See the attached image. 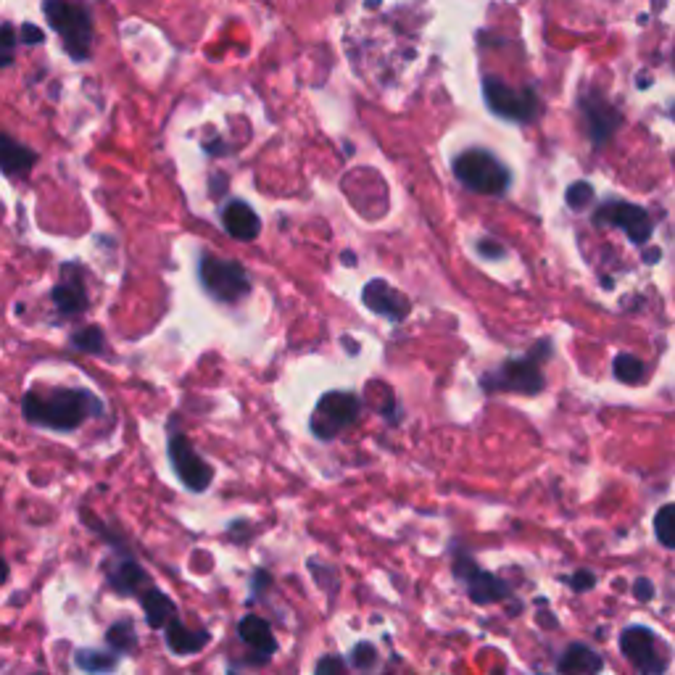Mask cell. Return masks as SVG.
I'll use <instances>...</instances> for the list:
<instances>
[{
  "label": "cell",
  "instance_id": "cell-4",
  "mask_svg": "<svg viewBox=\"0 0 675 675\" xmlns=\"http://www.w3.org/2000/svg\"><path fill=\"white\" fill-rule=\"evenodd\" d=\"M198 283L217 304H240L251 293L248 269L235 259H222L209 251L198 256Z\"/></svg>",
  "mask_w": 675,
  "mask_h": 675
},
{
  "label": "cell",
  "instance_id": "cell-8",
  "mask_svg": "<svg viewBox=\"0 0 675 675\" xmlns=\"http://www.w3.org/2000/svg\"><path fill=\"white\" fill-rule=\"evenodd\" d=\"M594 225L596 227H617L628 235L633 246H644L646 240L654 233V219L649 217V211L641 209L628 201H604L599 209L594 211Z\"/></svg>",
  "mask_w": 675,
  "mask_h": 675
},
{
  "label": "cell",
  "instance_id": "cell-18",
  "mask_svg": "<svg viewBox=\"0 0 675 675\" xmlns=\"http://www.w3.org/2000/svg\"><path fill=\"white\" fill-rule=\"evenodd\" d=\"M164 639H167V649L175 657H190V654H198L201 649H206V644L211 641V633L206 628H188L182 623L180 617H172L167 625H164Z\"/></svg>",
  "mask_w": 675,
  "mask_h": 675
},
{
  "label": "cell",
  "instance_id": "cell-5",
  "mask_svg": "<svg viewBox=\"0 0 675 675\" xmlns=\"http://www.w3.org/2000/svg\"><path fill=\"white\" fill-rule=\"evenodd\" d=\"M454 175L472 193L480 196H504L512 185L507 164L483 148H470L454 159Z\"/></svg>",
  "mask_w": 675,
  "mask_h": 675
},
{
  "label": "cell",
  "instance_id": "cell-10",
  "mask_svg": "<svg viewBox=\"0 0 675 675\" xmlns=\"http://www.w3.org/2000/svg\"><path fill=\"white\" fill-rule=\"evenodd\" d=\"M51 304L59 317L72 320L90 309V291H88V269L77 262L61 264V280L53 285Z\"/></svg>",
  "mask_w": 675,
  "mask_h": 675
},
{
  "label": "cell",
  "instance_id": "cell-40",
  "mask_svg": "<svg viewBox=\"0 0 675 675\" xmlns=\"http://www.w3.org/2000/svg\"><path fill=\"white\" fill-rule=\"evenodd\" d=\"M343 264H356V259L349 254V251H346V254H343Z\"/></svg>",
  "mask_w": 675,
  "mask_h": 675
},
{
  "label": "cell",
  "instance_id": "cell-22",
  "mask_svg": "<svg viewBox=\"0 0 675 675\" xmlns=\"http://www.w3.org/2000/svg\"><path fill=\"white\" fill-rule=\"evenodd\" d=\"M74 668L95 675L117 673L119 654L114 649H77L74 652Z\"/></svg>",
  "mask_w": 675,
  "mask_h": 675
},
{
  "label": "cell",
  "instance_id": "cell-36",
  "mask_svg": "<svg viewBox=\"0 0 675 675\" xmlns=\"http://www.w3.org/2000/svg\"><path fill=\"white\" fill-rule=\"evenodd\" d=\"M209 193L214 198H219V196H225L227 193V177L225 175H214L209 180Z\"/></svg>",
  "mask_w": 675,
  "mask_h": 675
},
{
  "label": "cell",
  "instance_id": "cell-25",
  "mask_svg": "<svg viewBox=\"0 0 675 675\" xmlns=\"http://www.w3.org/2000/svg\"><path fill=\"white\" fill-rule=\"evenodd\" d=\"M612 372L620 383L636 385L646 375V367L641 359H636L633 354H617L615 362H612Z\"/></svg>",
  "mask_w": 675,
  "mask_h": 675
},
{
  "label": "cell",
  "instance_id": "cell-14",
  "mask_svg": "<svg viewBox=\"0 0 675 675\" xmlns=\"http://www.w3.org/2000/svg\"><path fill=\"white\" fill-rule=\"evenodd\" d=\"M578 106H581L583 119H586L588 138H591L596 148H602L615 135L620 122H623L620 111L599 93H583L578 98Z\"/></svg>",
  "mask_w": 675,
  "mask_h": 675
},
{
  "label": "cell",
  "instance_id": "cell-28",
  "mask_svg": "<svg viewBox=\"0 0 675 675\" xmlns=\"http://www.w3.org/2000/svg\"><path fill=\"white\" fill-rule=\"evenodd\" d=\"M16 43H19V35L11 24H3L0 27V69H8L14 64L16 56Z\"/></svg>",
  "mask_w": 675,
  "mask_h": 675
},
{
  "label": "cell",
  "instance_id": "cell-37",
  "mask_svg": "<svg viewBox=\"0 0 675 675\" xmlns=\"http://www.w3.org/2000/svg\"><path fill=\"white\" fill-rule=\"evenodd\" d=\"M204 151L209 153V156H225L227 146L222 140H214V143H204Z\"/></svg>",
  "mask_w": 675,
  "mask_h": 675
},
{
  "label": "cell",
  "instance_id": "cell-31",
  "mask_svg": "<svg viewBox=\"0 0 675 675\" xmlns=\"http://www.w3.org/2000/svg\"><path fill=\"white\" fill-rule=\"evenodd\" d=\"M19 40L24 45H40L45 43V32L40 27H35V24H24L22 32H19Z\"/></svg>",
  "mask_w": 675,
  "mask_h": 675
},
{
  "label": "cell",
  "instance_id": "cell-24",
  "mask_svg": "<svg viewBox=\"0 0 675 675\" xmlns=\"http://www.w3.org/2000/svg\"><path fill=\"white\" fill-rule=\"evenodd\" d=\"M69 346L74 351L88 356H103L106 354V333L98 325H85L80 330H74L69 338Z\"/></svg>",
  "mask_w": 675,
  "mask_h": 675
},
{
  "label": "cell",
  "instance_id": "cell-2",
  "mask_svg": "<svg viewBox=\"0 0 675 675\" xmlns=\"http://www.w3.org/2000/svg\"><path fill=\"white\" fill-rule=\"evenodd\" d=\"M552 356V343L538 341L525 356H512L507 362L496 367L494 372H486L480 385L483 391H509L523 393V396H536L544 391V364Z\"/></svg>",
  "mask_w": 675,
  "mask_h": 675
},
{
  "label": "cell",
  "instance_id": "cell-11",
  "mask_svg": "<svg viewBox=\"0 0 675 675\" xmlns=\"http://www.w3.org/2000/svg\"><path fill=\"white\" fill-rule=\"evenodd\" d=\"M620 652L641 673H665L668 670V660L660 654V641L646 625L625 628L620 636Z\"/></svg>",
  "mask_w": 675,
  "mask_h": 675
},
{
  "label": "cell",
  "instance_id": "cell-20",
  "mask_svg": "<svg viewBox=\"0 0 675 675\" xmlns=\"http://www.w3.org/2000/svg\"><path fill=\"white\" fill-rule=\"evenodd\" d=\"M138 602L140 607H143V612H146L148 628H153V631H164V625H167L172 617H177V604L172 602L156 583H151V586H146L140 591Z\"/></svg>",
  "mask_w": 675,
  "mask_h": 675
},
{
  "label": "cell",
  "instance_id": "cell-34",
  "mask_svg": "<svg viewBox=\"0 0 675 675\" xmlns=\"http://www.w3.org/2000/svg\"><path fill=\"white\" fill-rule=\"evenodd\" d=\"M633 594H636V599H639V602H649V599L654 596L652 581H649V578H639V581L633 583Z\"/></svg>",
  "mask_w": 675,
  "mask_h": 675
},
{
  "label": "cell",
  "instance_id": "cell-3",
  "mask_svg": "<svg viewBox=\"0 0 675 675\" xmlns=\"http://www.w3.org/2000/svg\"><path fill=\"white\" fill-rule=\"evenodd\" d=\"M45 19L59 32L66 53L74 61H88L93 51V16L88 6L74 0H45Z\"/></svg>",
  "mask_w": 675,
  "mask_h": 675
},
{
  "label": "cell",
  "instance_id": "cell-27",
  "mask_svg": "<svg viewBox=\"0 0 675 675\" xmlns=\"http://www.w3.org/2000/svg\"><path fill=\"white\" fill-rule=\"evenodd\" d=\"M565 201H567V206H570V209L583 211L588 204H591V201H594V185H591V182H586V180L573 182V185L567 188Z\"/></svg>",
  "mask_w": 675,
  "mask_h": 675
},
{
  "label": "cell",
  "instance_id": "cell-23",
  "mask_svg": "<svg viewBox=\"0 0 675 675\" xmlns=\"http://www.w3.org/2000/svg\"><path fill=\"white\" fill-rule=\"evenodd\" d=\"M106 644L109 649L122 657V654H135L138 649V631H135V623H132L130 617H124V620H117V623L109 625V631H106Z\"/></svg>",
  "mask_w": 675,
  "mask_h": 675
},
{
  "label": "cell",
  "instance_id": "cell-38",
  "mask_svg": "<svg viewBox=\"0 0 675 675\" xmlns=\"http://www.w3.org/2000/svg\"><path fill=\"white\" fill-rule=\"evenodd\" d=\"M11 578V567H8V562L3 557H0V586Z\"/></svg>",
  "mask_w": 675,
  "mask_h": 675
},
{
  "label": "cell",
  "instance_id": "cell-13",
  "mask_svg": "<svg viewBox=\"0 0 675 675\" xmlns=\"http://www.w3.org/2000/svg\"><path fill=\"white\" fill-rule=\"evenodd\" d=\"M117 557L109 559V562H103V573H106V583L114 594L119 596H135L143 591L146 586H151L153 578L143 570L138 559L132 557L130 549H124V546H117L114 549Z\"/></svg>",
  "mask_w": 675,
  "mask_h": 675
},
{
  "label": "cell",
  "instance_id": "cell-32",
  "mask_svg": "<svg viewBox=\"0 0 675 675\" xmlns=\"http://www.w3.org/2000/svg\"><path fill=\"white\" fill-rule=\"evenodd\" d=\"M478 254H483L486 259H501V256H504V248H501L496 240L483 238L478 240Z\"/></svg>",
  "mask_w": 675,
  "mask_h": 675
},
{
  "label": "cell",
  "instance_id": "cell-39",
  "mask_svg": "<svg viewBox=\"0 0 675 675\" xmlns=\"http://www.w3.org/2000/svg\"><path fill=\"white\" fill-rule=\"evenodd\" d=\"M646 262H649V264L660 262V248H652V251L646 254Z\"/></svg>",
  "mask_w": 675,
  "mask_h": 675
},
{
  "label": "cell",
  "instance_id": "cell-6",
  "mask_svg": "<svg viewBox=\"0 0 675 675\" xmlns=\"http://www.w3.org/2000/svg\"><path fill=\"white\" fill-rule=\"evenodd\" d=\"M167 454L172 472H175L177 480L188 488L190 494H206L209 491L211 480H214V467L198 454L193 441L182 430H177L175 425L167 433Z\"/></svg>",
  "mask_w": 675,
  "mask_h": 675
},
{
  "label": "cell",
  "instance_id": "cell-1",
  "mask_svg": "<svg viewBox=\"0 0 675 675\" xmlns=\"http://www.w3.org/2000/svg\"><path fill=\"white\" fill-rule=\"evenodd\" d=\"M24 420L53 433H74L85 422L103 417V404L88 388H32L22 399Z\"/></svg>",
  "mask_w": 675,
  "mask_h": 675
},
{
  "label": "cell",
  "instance_id": "cell-17",
  "mask_svg": "<svg viewBox=\"0 0 675 675\" xmlns=\"http://www.w3.org/2000/svg\"><path fill=\"white\" fill-rule=\"evenodd\" d=\"M37 161L40 156L30 146H24L11 135H0V175L8 180H24L30 177Z\"/></svg>",
  "mask_w": 675,
  "mask_h": 675
},
{
  "label": "cell",
  "instance_id": "cell-35",
  "mask_svg": "<svg viewBox=\"0 0 675 675\" xmlns=\"http://www.w3.org/2000/svg\"><path fill=\"white\" fill-rule=\"evenodd\" d=\"M343 665L341 660H335V657H322L320 662H317V673H343Z\"/></svg>",
  "mask_w": 675,
  "mask_h": 675
},
{
  "label": "cell",
  "instance_id": "cell-12",
  "mask_svg": "<svg viewBox=\"0 0 675 675\" xmlns=\"http://www.w3.org/2000/svg\"><path fill=\"white\" fill-rule=\"evenodd\" d=\"M454 575L465 583L467 594H470V599L475 604H494L509 596L507 583L501 581L499 575L486 573L470 554H457V559H454Z\"/></svg>",
  "mask_w": 675,
  "mask_h": 675
},
{
  "label": "cell",
  "instance_id": "cell-15",
  "mask_svg": "<svg viewBox=\"0 0 675 675\" xmlns=\"http://www.w3.org/2000/svg\"><path fill=\"white\" fill-rule=\"evenodd\" d=\"M362 301L367 309H372V312L391 322H404L407 314L412 312L409 298L401 291H396V288H391L385 280H370V283L364 285Z\"/></svg>",
  "mask_w": 675,
  "mask_h": 675
},
{
  "label": "cell",
  "instance_id": "cell-29",
  "mask_svg": "<svg viewBox=\"0 0 675 675\" xmlns=\"http://www.w3.org/2000/svg\"><path fill=\"white\" fill-rule=\"evenodd\" d=\"M349 660L356 670H370L375 668V662H378V652H375V646L362 641V644H356L354 649H351Z\"/></svg>",
  "mask_w": 675,
  "mask_h": 675
},
{
  "label": "cell",
  "instance_id": "cell-7",
  "mask_svg": "<svg viewBox=\"0 0 675 675\" xmlns=\"http://www.w3.org/2000/svg\"><path fill=\"white\" fill-rule=\"evenodd\" d=\"M359 412H362V404H359V396H356V393L330 391L317 401L309 428H312V433L320 438V441H333V438L341 436L349 425H354Z\"/></svg>",
  "mask_w": 675,
  "mask_h": 675
},
{
  "label": "cell",
  "instance_id": "cell-21",
  "mask_svg": "<svg viewBox=\"0 0 675 675\" xmlns=\"http://www.w3.org/2000/svg\"><path fill=\"white\" fill-rule=\"evenodd\" d=\"M604 660L586 644H570L557 662L559 673H602Z\"/></svg>",
  "mask_w": 675,
  "mask_h": 675
},
{
  "label": "cell",
  "instance_id": "cell-26",
  "mask_svg": "<svg viewBox=\"0 0 675 675\" xmlns=\"http://www.w3.org/2000/svg\"><path fill=\"white\" fill-rule=\"evenodd\" d=\"M654 536L665 549H675V504H665L654 515Z\"/></svg>",
  "mask_w": 675,
  "mask_h": 675
},
{
  "label": "cell",
  "instance_id": "cell-19",
  "mask_svg": "<svg viewBox=\"0 0 675 675\" xmlns=\"http://www.w3.org/2000/svg\"><path fill=\"white\" fill-rule=\"evenodd\" d=\"M238 636L243 644L254 649V654L259 657L262 665L264 662H269V657L277 652L275 633H272V628H269V623L264 620V617H259V615L243 617V620L238 623Z\"/></svg>",
  "mask_w": 675,
  "mask_h": 675
},
{
  "label": "cell",
  "instance_id": "cell-33",
  "mask_svg": "<svg viewBox=\"0 0 675 675\" xmlns=\"http://www.w3.org/2000/svg\"><path fill=\"white\" fill-rule=\"evenodd\" d=\"M269 583H272V575H269L267 570H256L254 578H251V591H254V596H262L269 588Z\"/></svg>",
  "mask_w": 675,
  "mask_h": 675
},
{
  "label": "cell",
  "instance_id": "cell-16",
  "mask_svg": "<svg viewBox=\"0 0 675 675\" xmlns=\"http://www.w3.org/2000/svg\"><path fill=\"white\" fill-rule=\"evenodd\" d=\"M222 227H225V233L233 240L251 243V240H256L259 233H262V219L254 211V206L240 201V198H233V201H227L222 206Z\"/></svg>",
  "mask_w": 675,
  "mask_h": 675
},
{
  "label": "cell",
  "instance_id": "cell-9",
  "mask_svg": "<svg viewBox=\"0 0 675 675\" xmlns=\"http://www.w3.org/2000/svg\"><path fill=\"white\" fill-rule=\"evenodd\" d=\"M483 95H486L488 109L499 114L501 119L509 122L528 124L538 117V98L533 90H512L496 77H486L483 82Z\"/></svg>",
  "mask_w": 675,
  "mask_h": 675
},
{
  "label": "cell",
  "instance_id": "cell-30",
  "mask_svg": "<svg viewBox=\"0 0 675 675\" xmlns=\"http://www.w3.org/2000/svg\"><path fill=\"white\" fill-rule=\"evenodd\" d=\"M567 583H570L573 591H591V588L596 586V578L594 573H588V570H578V573L567 578Z\"/></svg>",
  "mask_w": 675,
  "mask_h": 675
}]
</instances>
